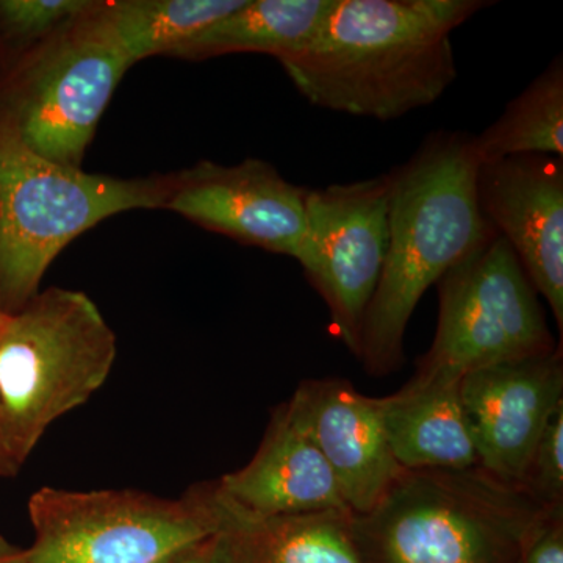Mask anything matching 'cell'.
Returning <instances> with one entry per match:
<instances>
[{
	"label": "cell",
	"mask_w": 563,
	"mask_h": 563,
	"mask_svg": "<svg viewBox=\"0 0 563 563\" xmlns=\"http://www.w3.org/2000/svg\"><path fill=\"white\" fill-rule=\"evenodd\" d=\"M485 0H333L313 40L280 60L312 106L393 121L457 79L451 35Z\"/></svg>",
	"instance_id": "cell-1"
},
{
	"label": "cell",
	"mask_w": 563,
	"mask_h": 563,
	"mask_svg": "<svg viewBox=\"0 0 563 563\" xmlns=\"http://www.w3.org/2000/svg\"><path fill=\"white\" fill-rule=\"evenodd\" d=\"M474 135L429 133L417 152L387 173L388 251L362 331L361 361L369 376L398 372L410 318L429 287L495 235L476 196Z\"/></svg>",
	"instance_id": "cell-2"
},
{
	"label": "cell",
	"mask_w": 563,
	"mask_h": 563,
	"mask_svg": "<svg viewBox=\"0 0 563 563\" xmlns=\"http://www.w3.org/2000/svg\"><path fill=\"white\" fill-rule=\"evenodd\" d=\"M547 509L479 465L404 470L351 523L366 563H515Z\"/></svg>",
	"instance_id": "cell-3"
},
{
	"label": "cell",
	"mask_w": 563,
	"mask_h": 563,
	"mask_svg": "<svg viewBox=\"0 0 563 563\" xmlns=\"http://www.w3.org/2000/svg\"><path fill=\"white\" fill-rule=\"evenodd\" d=\"M117 335L85 292L49 288L0 325V429L18 465L109 379Z\"/></svg>",
	"instance_id": "cell-4"
},
{
	"label": "cell",
	"mask_w": 563,
	"mask_h": 563,
	"mask_svg": "<svg viewBox=\"0 0 563 563\" xmlns=\"http://www.w3.org/2000/svg\"><path fill=\"white\" fill-rule=\"evenodd\" d=\"M169 176L117 179L58 165L0 121V313L24 309L74 239L121 211L163 209Z\"/></svg>",
	"instance_id": "cell-5"
},
{
	"label": "cell",
	"mask_w": 563,
	"mask_h": 563,
	"mask_svg": "<svg viewBox=\"0 0 563 563\" xmlns=\"http://www.w3.org/2000/svg\"><path fill=\"white\" fill-rule=\"evenodd\" d=\"M31 563H174L213 533L203 484L169 499L139 490L43 487L29 499Z\"/></svg>",
	"instance_id": "cell-6"
},
{
	"label": "cell",
	"mask_w": 563,
	"mask_h": 563,
	"mask_svg": "<svg viewBox=\"0 0 563 563\" xmlns=\"http://www.w3.org/2000/svg\"><path fill=\"white\" fill-rule=\"evenodd\" d=\"M95 7L27 52L0 92V121L40 157L76 169L132 66L92 18Z\"/></svg>",
	"instance_id": "cell-7"
},
{
	"label": "cell",
	"mask_w": 563,
	"mask_h": 563,
	"mask_svg": "<svg viewBox=\"0 0 563 563\" xmlns=\"http://www.w3.org/2000/svg\"><path fill=\"white\" fill-rule=\"evenodd\" d=\"M439 325L417 372L455 376L558 350L553 333L510 244L495 233L437 282Z\"/></svg>",
	"instance_id": "cell-8"
},
{
	"label": "cell",
	"mask_w": 563,
	"mask_h": 563,
	"mask_svg": "<svg viewBox=\"0 0 563 563\" xmlns=\"http://www.w3.org/2000/svg\"><path fill=\"white\" fill-rule=\"evenodd\" d=\"M387 174L307 190L296 261L328 306L333 332L361 358L362 331L388 251Z\"/></svg>",
	"instance_id": "cell-9"
},
{
	"label": "cell",
	"mask_w": 563,
	"mask_h": 563,
	"mask_svg": "<svg viewBox=\"0 0 563 563\" xmlns=\"http://www.w3.org/2000/svg\"><path fill=\"white\" fill-rule=\"evenodd\" d=\"M306 195L258 158L235 166L199 162L169 174L163 209L247 246L296 258L306 231Z\"/></svg>",
	"instance_id": "cell-10"
},
{
	"label": "cell",
	"mask_w": 563,
	"mask_h": 563,
	"mask_svg": "<svg viewBox=\"0 0 563 563\" xmlns=\"http://www.w3.org/2000/svg\"><path fill=\"white\" fill-rule=\"evenodd\" d=\"M463 412L481 468L520 487L540 437L563 404V350L462 377Z\"/></svg>",
	"instance_id": "cell-11"
},
{
	"label": "cell",
	"mask_w": 563,
	"mask_h": 563,
	"mask_svg": "<svg viewBox=\"0 0 563 563\" xmlns=\"http://www.w3.org/2000/svg\"><path fill=\"white\" fill-rule=\"evenodd\" d=\"M477 206L510 244L563 332V158L525 154L481 162Z\"/></svg>",
	"instance_id": "cell-12"
},
{
	"label": "cell",
	"mask_w": 563,
	"mask_h": 563,
	"mask_svg": "<svg viewBox=\"0 0 563 563\" xmlns=\"http://www.w3.org/2000/svg\"><path fill=\"white\" fill-rule=\"evenodd\" d=\"M290 399L331 466L347 509L368 514L404 472L388 444L377 399L339 377L303 380Z\"/></svg>",
	"instance_id": "cell-13"
},
{
	"label": "cell",
	"mask_w": 563,
	"mask_h": 563,
	"mask_svg": "<svg viewBox=\"0 0 563 563\" xmlns=\"http://www.w3.org/2000/svg\"><path fill=\"white\" fill-rule=\"evenodd\" d=\"M217 485L236 506L261 517L351 512L291 399L273 410L254 457L243 468L224 474Z\"/></svg>",
	"instance_id": "cell-14"
},
{
	"label": "cell",
	"mask_w": 563,
	"mask_h": 563,
	"mask_svg": "<svg viewBox=\"0 0 563 563\" xmlns=\"http://www.w3.org/2000/svg\"><path fill=\"white\" fill-rule=\"evenodd\" d=\"M213 533L203 544L206 563H366L343 510L261 517L203 483Z\"/></svg>",
	"instance_id": "cell-15"
},
{
	"label": "cell",
	"mask_w": 563,
	"mask_h": 563,
	"mask_svg": "<svg viewBox=\"0 0 563 563\" xmlns=\"http://www.w3.org/2000/svg\"><path fill=\"white\" fill-rule=\"evenodd\" d=\"M461 384L455 374L415 372L401 390L376 398L388 444L402 470L479 465Z\"/></svg>",
	"instance_id": "cell-16"
},
{
	"label": "cell",
	"mask_w": 563,
	"mask_h": 563,
	"mask_svg": "<svg viewBox=\"0 0 563 563\" xmlns=\"http://www.w3.org/2000/svg\"><path fill=\"white\" fill-rule=\"evenodd\" d=\"M332 3L333 0H246L229 16L185 41L169 57L202 60L254 52L280 62L313 40Z\"/></svg>",
	"instance_id": "cell-17"
},
{
	"label": "cell",
	"mask_w": 563,
	"mask_h": 563,
	"mask_svg": "<svg viewBox=\"0 0 563 563\" xmlns=\"http://www.w3.org/2000/svg\"><path fill=\"white\" fill-rule=\"evenodd\" d=\"M246 0H113L96 2L92 18L135 65L169 55Z\"/></svg>",
	"instance_id": "cell-18"
},
{
	"label": "cell",
	"mask_w": 563,
	"mask_h": 563,
	"mask_svg": "<svg viewBox=\"0 0 563 563\" xmlns=\"http://www.w3.org/2000/svg\"><path fill=\"white\" fill-rule=\"evenodd\" d=\"M481 162L512 155H563V60L561 55L506 107L501 117L474 135Z\"/></svg>",
	"instance_id": "cell-19"
},
{
	"label": "cell",
	"mask_w": 563,
	"mask_h": 563,
	"mask_svg": "<svg viewBox=\"0 0 563 563\" xmlns=\"http://www.w3.org/2000/svg\"><path fill=\"white\" fill-rule=\"evenodd\" d=\"M95 0H0V36L24 55L80 20Z\"/></svg>",
	"instance_id": "cell-20"
},
{
	"label": "cell",
	"mask_w": 563,
	"mask_h": 563,
	"mask_svg": "<svg viewBox=\"0 0 563 563\" xmlns=\"http://www.w3.org/2000/svg\"><path fill=\"white\" fill-rule=\"evenodd\" d=\"M521 488L540 506H563V404L537 443Z\"/></svg>",
	"instance_id": "cell-21"
},
{
	"label": "cell",
	"mask_w": 563,
	"mask_h": 563,
	"mask_svg": "<svg viewBox=\"0 0 563 563\" xmlns=\"http://www.w3.org/2000/svg\"><path fill=\"white\" fill-rule=\"evenodd\" d=\"M521 563H563V506L548 507L526 533Z\"/></svg>",
	"instance_id": "cell-22"
},
{
	"label": "cell",
	"mask_w": 563,
	"mask_h": 563,
	"mask_svg": "<svg viewBox=\"0 0 563 563\" xmlns=\"http://www.w3.org/2000/svg\"><path fill=\"white\" fill-rule=\"evenodd\" d=\"M0 563H31L29 562L25 550H21L16 544L10 543L5 537L0 536Z\"/></svg>",
	"instance_id": "cell-23"
},
{
	"label": "cell",
	"mask_w": 563,
	"mask_h": 563,
	"mask_svg": "<svg viewBox=\"0 0 563 563\" xmlns=\"http://www.w3.org/2000/svg\"><path fill=\"white\" fill-rule=\"evenodd\" d=\"M21 466L11 459L9 448L3 440L2 429H0V477L14 476L20 472Z\"/></svg>",
	"instance_id": "cell-24"
},
{
	"label": "cell",
	"mask_w": 563,
	"mask_h": 563,
	"mask_svg": "<svg viewBox=\"0 0 563 563\" xmlns=\"http://www.w3.org/2000/svg\"><path fill=\"white\" fill-rule=\"evenodd\" d=\"M174 563H206V559H203V547L199 548V550L192 551V553L185 555V558H181L179 561Z\"/></svg>",
	"instance_id": "cell-25"
},
{
	"label": "cell",
	"mask_w": 563,
	"mask_h": 563,
	"mask_svg": "<svg viewBox=\"0 0 563 563\" xmlns=\"http://www.w3.org/2000/svg\"><path fill=\"white\" fill-rule=\"evenodd\" d=\"M3 318H5V314H3V313H0V325H2V322H3Z\"/></svg>",
	"instance_id": "cell-26"
},
{
	"label": "cell",
	"mask_w": 563,
	"mask_h": 563,
	"mask_svg": "<svg viewBox=\"0 0 563 563\" xmlns=\"http://www.w3.org/2000/svg\"><path fill=\"white\" fill-rule=\"evenodd\" d=\"M515 563H521V562H520V559H518V561H517V562H515Z\"/></svg>",
	"instance_id": "cell-27"
}]
</instances>
